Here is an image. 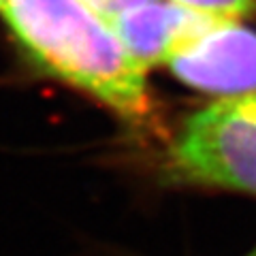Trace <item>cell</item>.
<instances>
[{
	"mask_svg": "<svg viewBox=\"0 0 256 256\" xmlns=\"http://www.w3.org/2000/svg\"><path fill=\"white\" fill-rule=\"evenodd\" d=\"M169 184L256 196V116L224 98L192 114L164 156Z\"/></svg>",
	"mask_w": 256,
	"mask_h": 256,
	"instance_id": "2",
	"label": "cell"
},
{
	"mask_svg": "<svg viewBox=\"0 0 256 256\" xmlns=\"http://www.w3.org/2000/svg\"><path fill=\"white\" fill-rule=\"evenodd\" d=\"M235 100H237L239 107L248 111V114H254L256 116V92L254 94H248V96H237Z\"/></svg>",
	"mask_w": 256,
	"mask_h": 256,
	"instance_id": "7",
	"label": "cell"
},
{
	"mask_svg": "<svg viewBox=\"0 0 256 256\" xmlns=\"http://www.w3.org/2000/svg\"><path fill=\"white\" fill-rule=\"evenodd\" d=\"M186 86L237 98L256 92V34L237 20H220L190 36L164 62Z\"/></svg>",
	"mask_w": 256,
	"mask_h": 256,
	"instance_id": "3",
	"label": "cell"
},
{
	"mask_svg": "<svg viewBox=\"0 0 256 256\" xmlns=\"http://www.w3.org/2000/svg\"><path fill=\"white\" fill-rule=\"evenodd\" d=\"M13 38L43 73L77 88L132 124L146 122V66L84 0H4Z\"/></svg>",
	"mask_w": 256,
	"mask_h": 256,
	"instance_id": "1",
	"label": "cell"
},
{
	"mask_svg": "<svg viewBox=\"0 0 256 256\" xmlns=\"http://www.w3.org/2000/svg\"><path fill=\"white\" fill-rule=\"evenodd\" d=\"M2 2H4V0H0V6H2Z\"/></svg>",
	"mask_w": 256,
	"mask_h": 256,
	"instance_id": "9",
	"label": "cell"
},
{
	"mask_svg": "<svg viewBox=\"0 0 256 256\" xmlns=\"http://www.w3.org/2000/svg\"><path fill=\"white\" fill-rule=\"evenodd\" d=\"M244 256H256V246H254V248H252V250L248 252V254H244Z\"/></svg>",
	"mask_w": 256,
	"mask_h": 256,
	"instance_id": "8",
	"label": "cell"
},
{
	"mask_svg": "<svg viewBox=\"0 0 256 256\" xmlns=\"http://www.w3.org/2000/svg\"><path fill=\"white\" fill-rule=\"evenodd\" d=\"M169 2L224 20H239L256 6V0H169Z\"/></svg>",
	"mask_w": 256,
	"mask_h": 256,
	"instance_id": "5",
	"label": "cell"
},
{
	"mask_svg": "<svg viewBox=\"0 0 256 256\" xmlns=\"http://www.w3.org/2000/svg\"><path fill=\"white\" fill-rule=\"evenodd\" d=\"M220 20L224 18L198 13L175 2L139 0L118 11L109 24L126 50L150 68L152 64H164L184 41Z\"/></svg>",
	"mask_w": 256,
	"mask_h": 256,
	"instance_id": "4",
	"label": "cell"
},
{
	"mask_svg": "<svg viewBox=\"0 0 256 256\" xmlns=\"http://www.w3.org/2000/svg\"><path fill=\"white\" fill-rule=\"evenodd\" d=\"M84 2H88L96 13H100L102 18L109 22L118 11H122L124 6H128V4L139 2V0H84Z\"/></svg>",
	"mask_w": 256,
	"mask_h": 256,
	"instance_id": "6",
	"label": "cell"
}]
</instances>
